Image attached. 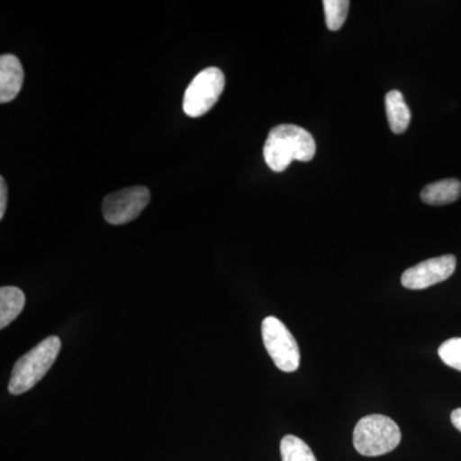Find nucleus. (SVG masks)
I'll return each instance as SVG.
<instances>
[{
    "label": "nucleus",
    "mask_w": 461,
    "mask_h": 461,
    "mask_svg": "<svg viewBox=\"0 0 461 461\" xmlns=\"http://www.w3.org/2000/svg\"><path fill=\"white\" fill-rule=\"evenodd\" d=\"M223 72L217 67H208L194 77L185 91L182 108L191 118L202 117L214 107L224 90Z\"/></svg>",
    "instance_id": "obj_4"
},
{
    "label": "nucleus",
    "mask_w": 461,
    "mask_h": 461,
    "mask_svg": "<svg viewBox=\"0 0 461 461\" xmlns=\"http://www.w3.org/2000/svg\"><path fill=\"white\" fill-rule=\"evenodd\" d=\"M23 65L16 56L5 54L0 57V102H12L16 99L23 89Z\"/></svg>",
    "instance_id": "obj_8"
},
{
    "label": "nucleus",
    "mask_w": 461,
    "mask_h": 461,
    "mask_svg": "<svg viewBox=\"0 0 461 461\" xmlns=\"http://www.w3.org/2000/svg\"><path fill=\"white\" fill-rule=\"evenodd\" d=\"M388 124L393 133H403L411 124V109L406 105L402 94L399 90H393L384 98Z\"/></svg>",
    "instance_id": "obj_10"
},
{
    "label": "nucleus",
    "mask_w": 461,
    "mask_h": 461,
    "mask_svg": "<svg viewBox=\"0 0 461 461\" xmlns=\"http://www.w3.org/2000/svg\"><path fill=\"white\" fill-rule=\"evenodd\" d=\"M455 268L456 258L454 256L433 258L406 269L402 276V284L409 290H423L450 278Z\"/></svg>",
    "instance_id": "obj_7"
},
{
    "label": "nucleus",
    "mask_w": 461,
    "mask_h": 461,
    "mask_svg": "<svg viewBox=\"0 0 461 461\" xmlns=\"http://www.w3.org/2000/svg\"><path fill=\"white\" fill-rule=\"evenodd\" d=\"M354 446L364 456H381L395 450L402 442V430L386 415H366L354 429Z\"/></svg>",
    "instance_id": "obj_3"
},
{
    "label": "nucleus",
    "mask_w": 461,
    "mask_h": 461,
    "mask_svg": "<svg viewBox=\"0 0 461 461\" xmlns=\"http://www.w3.org/2000/svg\"><path fill=\"white\" fill-rule=\"evenodd\" d=\"M282 461H317L313 451L299 437L287 435L281 441Z\"/></svg>",
    "instance_id": "obj_12"
},
{
    "label": "nucleus",
    "mask_w": 461,
    "mask_h": 461,
    "mask_svg": "<svg viewBox=\"0 0 461 461\" xmlns=\"http://www.w3.org/2000/svg\"><path fill=\"white\" fill-rule=\"evenodd\" d=\"M451 421H453L455 429L461 432V408L453 411V414H451Z\"/></svg>",
    "instance_id": "obj_16"
},
{
    "label": "nucleus",
    "mask_w": 461,
    "mask_h": 461,
    "mask_svg": "<svg viewBox=\"0 0 461 461\" xmlns=\"http://www.w3.org/2000/svg\"><path fill=\"white\" fill-rule=\"evenodd\" d=\"M264 346L276 366L282 372L297 371L300 366V348L293 333L278 318L267 317L262 323Z\"/></svg>",
    "instance_id": "obj_5"
},
{
    "label": "nucleus",
    "mask_w": 461,
    "mask_h": 461,
    "mask_svg": "<svg viewBox=\"0 0 461 461\" xmlns=\"http://www.w3.org/2000/svg\"><path fill=\"white\" fill-rule=\"evenodd\" d=\"M315 153L317 145L312 133L295 124L273 127L263 149L264 160L275 172L286 171L294 160L309 162Z\"/></svg>",
    "instance_id": "obj_1"
},
{
    "label": "nucleus",
    "mask_w": 461,
    "mask_h": 461,
    "mask_svg": "<svg viewBox=\"0 0 461 461\" xmlns=\"http://www.w3.org/2000/svg\"><path fill=\"white\" fill-rule=\"evenodd\" d=\"M461 195V182L450 178L433 182L424 187L420 193V199L429 205H446L456 202Z\"/></svg>",
    "instance_id": "obj_9"
},
{
    "label": "nucleus",
    "mask_w": 461,
    "mask_h": 461,
    "mask_svg": "<svg viewBox=\"0 0 461 461\" xmlns=\"http://www.w3.org/2000/svg\"><path fill=\"white\" fill-rule=\"evenodd\" d=\"M438 355L442 362L461 372V339H450L439 346Z\"/></svg>",
    "instance_id": "obj_14"
},
{
    "label": "nucleus",
    "mask_w": 461,
    "mask_h": 461,
    "mask_svg": "<svg viewBox=\"0 0 461 461\" xmlns=\"http://www.w3.org/2000/svg\"><path fill=\"white\" fill-rule=\"evenodd\" d=\"M60 346V339L50 336L42 339L29 353L18 359L9 379V393L14 396L21 395L36 386L56 362Z\"/></svg>",
    "instance_id": "obj_2"
},
{
    "label": "nucleus",
    "mask_w": 461,
    "mask_h": 461,
    "mask_svg": "<svg viewBox=\"0 0 461 461\" xmlns=\"http://www.w3.org/2000/svg\"><path fill=\"white\" fill-rule=\"evenodd\" d=\"M8 189L5 177H0V220L5 218V211H7Z\"/></svg>",
    "instance_id": "obj_15"
},
{
    "label": "nucleus",
    "mask_w": 461,
    "mask_h": 461,
    "mask_svg": "<svg viewBox=\"0 0 461 461\" xmlns=\"http://www.w3.org/2000/svg\"><path fill=\"white\" fill-rule=\"evenodd\" d=\"M350 2L348 0H324L323 8L326 14L327 27L330 32H338L344 25L348 17Z\"/></svg>",
    "instance_id": "obj_13"
},
{
    "label": "nucleus",
    "mask_w": 461,
    "mask_h": 461,
    "mask_svg": "<svg viewBox=\"0 0 461 461\" xmlns=\"http://www.w3.org/2000/svg\"><path fill=\"white\" fill-rule=\"evenodd\" d=\"M26 304V296L21 288L14 286H3L0 288V329L8 327Z\"/></svg>",
    "instance_id": "obj_11"
},
{
    "label": "nucleus",
    "mask_w": 461,
    "mask_h": 461,
    "mask_svg": "<svg viewBox=\"0 0 461 461\" xmlns=\"http://www.w3.org/2000/svg\"><path fill=\"white\" fill-rule=\"evenodd\" d=\"M149 202L150 191L147 187H127L105 196L102 205L103 215L109 224H126L138 218Z\"/></svg>",
    "instance_id": "obj_6"
}]
</instances>
